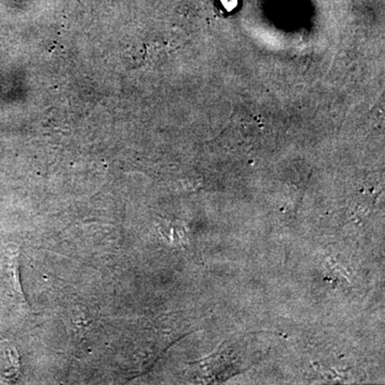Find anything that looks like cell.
<instances>
[{
    "label": "cell",
    "mask_w": 385,
    "mask_h": 385,
    "mask_svg": "<svg viewBox=\"0 0 385 385\" xmlns=\"http://www.w3.org/2000/svg\"><path fill=\"white\" fill-rule=\"evenodd\" d=\"M5 356H7V366L3 369L5 378H16L20 371V358L13 347H5Z\"/></svg>",
    "instance_id": "obj_2"
},
{
    "label": "cell",
    "mask_w": 385,
    "mask_h": 385,
    "mask_svg": "<svg viewBox=\"0 0 385 385\" xmlns=\"http://www.w3.org/2000/svg\"><path fill=\"white\" fill-rule=\"evenodd\" d=\"M20 255L21 253L18 249H15V251H10V253H8L7 271L8 275H9V278H10L11 286H12L13 290L18 295L20 300L22 301L24 304H26L27 301L25 299V295L22 289V284H21Z\"/></svg>",
    "instance_id": "obj_1"
}]
</instances>
